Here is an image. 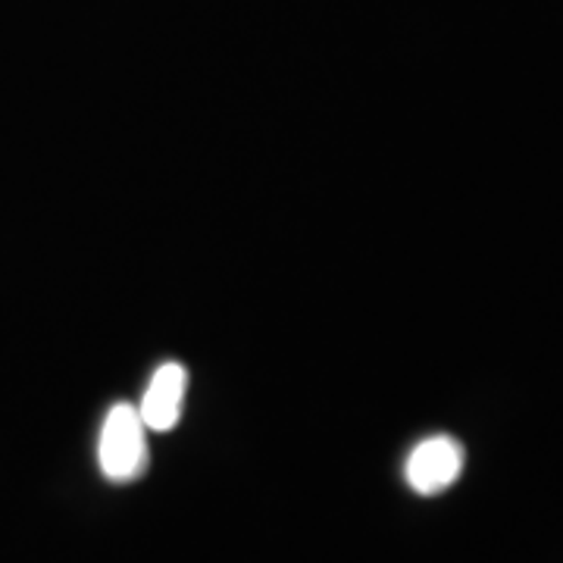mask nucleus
Segmentation results:
<instances>
[{"instance_id": "nucleus-1", "label": "nucleus", "mask_w": 563, "mask_h": 563, "mask_svg": "<svg viewBox=\"0 0 563 563\" xmlns=\"http://www.w3.org/2000/svg\"><path fill=\"white\" fill-rule=\"evenodd\" d=\"M147 426L141 422L139 407L113 404L103 417L101 439H98V463L110 483H135L147 466Z\"/></svg>"}, {"instance_id": "nucleus-2", "label": "nucleus", "mask_w": 563, "mask_h": 563, "mask_svg": "<svg viewBox=\"0 0 563 563\" xmlns=\"http://www.w3.org/2000/svg\"><path fill=\"white\" fill-rule=\"evenodd\" d=\"M466 451L457 439L451 435H429L422 439L404 466V479L417 495H442L444 488L461 479Z\"/></svg>"}, {"instance_id": "nucleus-3", "label": "nucleus", "mask_w": 563, "mask_h": 563, "mask_svg": "<svg viewBox=\"0 0 563 563\" xmlns=\"http://www.w3.org/2000/svg\"><path fill=\"white\" fill-rule=\"evenodd\" d=\"M185 391H188V369L181 363H163L144 388V398L139 404L141 422L151 432H169L181 417Z\"/></svg>"}]
</instances>
